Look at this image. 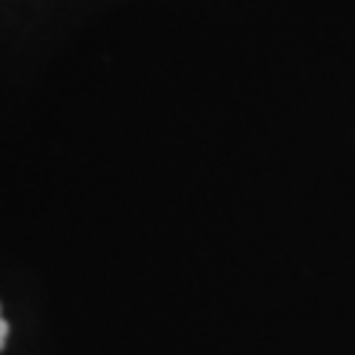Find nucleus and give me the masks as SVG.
<instances>
[{
  "mask_svg": "<svg viewBox=\"0 0 355 355\" xmlns=\"http://www.w3.org/2000/svg\"><path fill=\"white\" fill-rule=\"evenodd\" d=\"M6 340H8V321L0 316V350L6 347Z\"/></svg>",
  "mask_w": 355,
  "mask_h": 355,
  "instance_id": "obj_1",
  "label": "nucleus"
}]
</instances>
